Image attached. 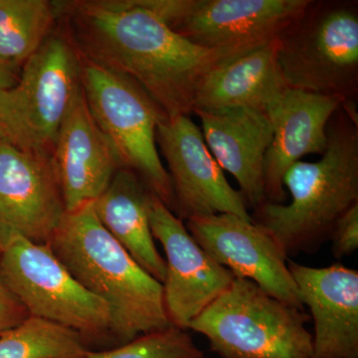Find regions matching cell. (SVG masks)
<instances>
[{
  "instance_id": "cell-1",
  "label": "cell",
  "mask_w": 358,
  "mask_h": 358,
  "mask_svg": "<svg viewBox=\"0 0 358 358\" xmlns=\"http://www.w3.org/2000/svg\"><path fill=\"white\" fill-rule=\"evenodd\" d=\"M55 3L80 57L133 80L169 117L192 115L205 78L234 59L183 38L145 0Z\"/></svg>"
},
{
  "instance_id": "cell-2",
  "label": "cell",
  "mask_w": 358,
  "mask_h": 358,
  "mask_svg": "<svg viewBox=\"0 0 358 358\" xmlns=\"http://www.w3.org/2000/svg\"><path fill=\"white\" fill-rule=\"evenodd\" d=\"M93 202L66 212L48 243L54 255L84 289L110 306L115 346L173 327L162 282L103 227Z\"/></svg>"
},
{
  "instance_id": "cell-3",
  "label": "cell",
  "mask_w": 358,
  "mask_h": 358,
  "mask_svg": "<svg viewBox=\"0 0 358 358\" xmlns=\"http://www.w3.org/2000/svg\"><path fill=\"white\" fill-rule=\"evenodd\" d=\"M322 159L298 162L285 174L289 204L266 201L252 220L279 242L287 256L315 253L334 223L358 202V124L339 109L327 126Z\"/></svg>"
},
{
  "instance_id": "cell-4",
  "label": "cell",
  "mask_w": 358,
  "mask_h": 358,
  "mask_svg": "<svg viewBox=\"0 0 358 358\" xmlns=\"http://www.w3.org/2000/svg\"><path fill=\"white\" fill-rule=\"evenodd\" d=\"M310 315L256 282L235 278L188 329L203 334L223 358H312Z\"/></svg>"
},
{
  "instance_id": "cell-5",
  "label": "cell",
  "mask_w": 358,
  "mask_h": 358,
  "mask_svg": "<svg viewBox=\"0 0 358 358\" xmlns=\"http://www.w3.org/2000/svg\"><path fill=\"white\" fill-rule=\"evenodd\" d=\"M277 59L289 88L357 102V1L310 0L280 35Z\"/></svg>"
},
{
  "instance_id": "cell-6",
  "label": "cell",
  "mask_w": 358,
  "mask_h": 358,
  "mask_svg": "<svg viewBox=\"0 0 358 358\" xmlns=\"http://www.w3.org/2000/svg\"><path fill=\"white\" fill-rule=\"evenodd\" d=\"M81 57L68 37L50 35L0 93V141L53 157L61 126L81 88Z\"/></svg>"
},
{
  "instance_id": "cell-7",
  "label": "cell",
  "mask_w": 358,
  "mask_h": 358,
  "mask_svg": "<svg viewBox=\"0 0 358 358\" xmlns=\"http://www.w3.org/2000/svg\"><path fill=\"white\" fill-rule=\"evenodd\" d=\"M0 279L29 315L74 329L89 345L114 343L110 306L84 289L48 244L11 237L0 250Z\"/></svg>"
},
{
  "instance_id": "cell-8",
  "label": "cell",
  "mask_w": 358,
  "mask_h": 358,
  "mask_svg": "<svg viewBox=\"0 0 358 358\" xmlns=\"http://www.w3.org/2000/svg\"><path fill=\"white\" fill-rule=\"evenodd\" d=\"M81 83L91 114L122 167L138 174L173 212V185L155 141L157 124L166 115L133 80L82 58Z\"/></svg>"
},
{
  "instance_id": "cell-9",
  "label": "cell",
  "mask_w": 358,
  "mask_h": 358,
  "mask_svg": "<svg viewBox=\"0 0 358 358\" xmlns=\"http://www.w3.org/2000/svg\"><path fill=\"white\" fill-rule=\"evenodd\" d=\"M171 29L232 58L279 38L310 0H145Z\"/></svg>"
},
{
  "instance_id": "cell-10",
  "label": "cell",
  "mask_w": 358,
  "mask_h": 358,
  "mask_svg": "<svg viewBox=\"0 0 358 358\" xmlns=\"http://www.w3.org/2000/svg\"><path fill=\"white\" fill-rule=\"evenodd\" d=\"M155 141L169 166L179 219L227 213L253 221L243 195L229 185L190 115L160 120Z\"/></svg>"
},
{
  "instance_id": "cell-11",
  "label": "cell",
  "mask_w": 358,
  "mask_h": 358,
  "mask_svg": "<svg viewBox=\"0 0 358 358\" xmlns=\"http://www.w3.org/2000/svg\"><path fill=\"white\" fill-rule=\"evenodd\" d=\"M193 239L235 278L256 282L278 300L303 310L300 292L279 242L254 221L214 214L186 221Z\"/></svg>"
},
{
  "instance_id": "cell-12",
  "label": "cell",
  "mask_w": 358,
  "mask_h": 358,
  "mask_svg": "<svg viewBox=\"0 0 358 358\" xmlns=\"http://www.w3.org/2000/svg\"><path fill=\"white\" fill-rule=\"evenodd\" d=\"M65 214L53 157L0 141V250L13 236L48 244Z\"/></svg>"
},
{
  "instance_id": "cell-13",
  "label": "cell",
  "mask_w": 358,
  "mask_h": 358,
  "mask_svg": "<svg viewBox=\"0 0 358 358\" xmlns=\"http://www.w3.org/2000/svg\"><path fill=\"white\" fill-rule=\"evenodd\" d=\"M150 230L166 255L164 307L173 327L187 331L190 322L230 286L235 275L214 261L188 232L183 221L155 195L150 199Z\"/></svg>"
},
{
  "instance_id": "cell-14",
  "label": "cell",
  "mask_w": 358,
  "mask_h": 358,
  "mask_svg": "<svg viewBox=\"0 0 358 358\" xmlns=\"http://www.w3.org/2000/svg\"><path fill=\"white\" fill-rule=\"evenodd\" d=\"M343 103L336 96L287 88L268 105L265 114L273 138L264 160L266 201L285 204V174L308 155H322L327 145V126Z\"/></svg>"
},
{
  "instance_id": "cell-15",
  "label": "cell",
  "mask_w": 358,
  "mask_h": 358,
  "mask_svg": "<svg viewBox=\"0 0 358 358\" xmlns=\"http://www.w3.org/2000/svg\"><path fill=\"white\" fill-rule=\"evenodd\" d=\"M53 159L66 212L95 201L117 171L124 169L112 143L92 115L82 85L59 131Z\"/></svg>"
},
{
  "instance_id": "cell-16",
  "label": "cell",
  "mask_w": 358,
  "mask_h": 358,
  "mask_svg": "<svg viewBox=\"0 0 358 358\" xmlns=\"http://www.w3.org/2000/svg\"><path fill=\"white\" fill-rule=\"evenodd\" d=\"M288 267L315 322L312 358H357V271L341 264L312 268L289 260Z\"/></svg>"
},
{
  "instance_id": "cell-17",
  "label": "cell",
  "mask_w": 358,
  "mask_h": 358,
  "mask_svg": "<svg viewBox=\"0 0 358 358\" xmlns=\"http://www.w3.org/2000/svg\"><path fill=\"white\" fill-rule=\"evenodd\" d=\"M193 114L201 122L211 155L222 171L236 179L247 206L255 209L265 203L264 160L273 138L267 115L251 108L197 110Z\"/></svg>"
},
{
  "instance_id": "cell-18",
  "label": "cell",
  "mask_w": 358,
  "mask_h": 358,
  "mask_svg": "<svg viewBox=\"0 0 358 358\" xmlns=\"http://www.w3.org/2000/svg\"><path fill=\"white\" fill-rule=\"evenodd\" d=\"M277 40L211 71L197 92L192 114L230 108H251L265 113L288 88L278 64Z\"/></svg>"
},
{
  "instance_id": "cell-19",
  "label": "cell",
  "mask_w": 358,
  "mask_h": 358,
  "mask_svg": "<svg viewBox=\"0 0 358 358\" xmlns=\"http://www.w3.org/2000/svg\"><path fill=\"white\" fill-rule=\"evenodd\" d=\"M150 195L138 174L121 169L93 204L96 217L108 232L143 270L162 284L166 264L155 247L150 230Z\"/></svg>"
},
{
  "instance_id": "cell-20",
  "label": "cell",
  "mask_w": 358,
  "mask_h": 358,
  "mask_svg": "<svg viewBox=\"0 0 358 358\" xmlns=\"http://www.w3.org/2000/svg\"><path fill=\"white\" fill-rule=\"evenodd\" d=\"M55 1L0 0V58L20 67L51 35Z\"/></svg>"
},
{
  "instance_id": "cell-21",
  "label": "cell",
  "mask_w": 358,
  "mask_h": 358,
  "mask_svg": "<svg viewBox=\"0 0 358 358\" xmlns=\"http://www.w3.org/2000/svg\"><path fill=\"white\" fill-rule=\"evenodd\" d=\"M89 350L74 329L32 315L0 336V358H87Z\"/></svg>"
},
{
  "instance_id": "cell-22",
  "label": "cell",
  "mask_w": 358,
  "mask_h": 358,
  "mask_svg": "<svg viewBox=\"0 0 358 358\" xmlns=\"http://www.w3.org/2000/svg\"><path fill=\"white\" fill-rule=\"evenodd\" d=\"M201 350L193 343L192 336L178 327L141 334L138 338L115 346L112 350L93 352L87 358H203Z\"/></svg>"
},
{
  "instance_id": "cell-23",
  "label": "cell",
  "mask_w": 358,
  "mask_h": 358,
  "mask_svg": "<svg viewBox=\"0 0 358 358\" xmlns=\"http://www.w3.org/2000/svg\"><path fill=\"white\" fill-rule=\"evenodd\" d=\"M329 240L336 258L355 253L358 248V202L350 207L334 223Z\"/></svg>"
},
{
  "instance_id": "cell-24",
  "label": "cell",
  "mask_w": 358,
  "mask_h": 358,
  "mask_svg": "<svg viewBox=\"0 0 358 358\" xmlns=\"http://www.w3.org/2000/svg\"><path fill=\"white\" fill-rule=\"evenodd\" d=\"M28 317L29 313L24 306L0 279V336L20 326Z\"/></svg>"
},
{
  "instance_id": "cell-25",
  "label": "cell",
  "mask_w": 358,
  "mask_h": 358,
  "mask_svg": "<svg viewBox=\"0 0 358 358\" xmlns=\"http://www.w3.org/2000/svg\"><path fill=\"white\" fill-rule=\"evenodd\" d=\"M15 66L9 64L0 58V93L4 90L11 88L17 82L18 74Z\"/></svg>"
}]
</instances>
